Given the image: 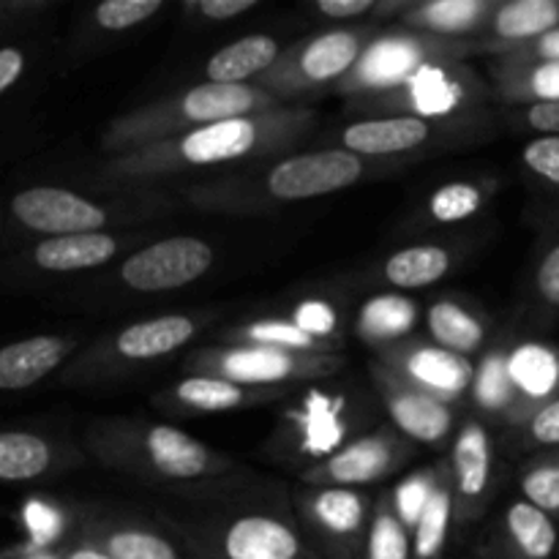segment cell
<instances>
[{
  "label": "cell",
  "mask_w": 559,
  "mask_h": 559,
  "mask_svg": "<svg viewBox=\"0 0 559 559\" xmlns=\"http://www.w3.org/2000/svg\"><path fill=\"white\" fill-rule=\"evenodd\" d=\"M311 126H314V112L300 107H278L271 112L218 120L173 140L112 156L107 175L118 183H147L194 169L267 158L304 140Z\"/></svg>",
  "instance_id": "cell-1"
},
{
  "label": "cell",
  "mask_w": 559,
  "mask_h": 559,
  "mask_svg": "<svg viewBox=\"0 0 559 559\" xmlns=\"http://www.w3.org/2000/svg\"><path fill=\"white\" fill-rule=\"evenodd\" d=\"M284 107L276 96L262 91L257 82L251 85H216V82H200L180 93L156 98L123 112L104 131V147L112 156L140 151V147L156 145V142L173 140L191 129L218 123V120L246 118V115L271 112Z\"/></svg>",
  "instance_id": "cell-2"
},
{
  "label": "cell",
  "mask_w": 559,
  "mask_h": 559,
  "mask_svg": "<svg viewBox=\"0 0 559 559\" xmlns=\"http://www.w3.org/2000/svg\"><path fill=\"white\" fill-rule=\"evenodd\" d=\"M98 453L118 469L153 480L194 484L216 478L233 467L227 456L213 453L189 431L169 424H118L107 426L98 437Z\"/></svg>",
  "instance_id": "cell-3"
},
{
  "label": "cell",
  "mask_w": 559,
  "mask_h": 559,
  "mask_svg": "<svg viewBox=\"0 0 559 559\" xmlns=\"http://www.w3.org/2000/svg\"><path fill=\"white\" fill-rule=\"evenodd\" d=\"M475 52H486L480 38H440L426 33L396 31L371 38L358 58L355 69L338 82L344 93H380L393 91L437 63H459Z\"/></svg>",
  "instance_id": "cell-4"
},
{
  "label": "cell",
  "mask_w": 559,
  "mask_h": 559,
  "mask_svg": "<svg viewBox=\"0 0 559 559\" xmlns=\"http://www.w3.org/2000/svg\"><path fill=\"white\" fill-rule=\"evenodd\" d=\"M186 366L197 374L222 377L238 385L276 388L336 374L344 369V358L260 347V344H224V347H205L189 355Z\"/></svg>",
  "instance_id": "cell-5"
},
{
  "label": "cell",
  "mask_w": 559,
  "mask_h": 559,
  "mask_svg": "<svg viewBox=\"0 0 559 559\" xmlns=\"http://www.w3.org/2000/svg\"><path fill=\"white\" fill-rule=\"evenodd\" d=\"M369 41V27H338V31L317 33L284 49L282 58L257 80V85L276 96L278 102L317 91L331 82L338 85L355 69Z\"/></svg>",
  "instance_id": "cell-6"
},
{
  "label": "cell",
  "mask_w": 559,
  "mask_h": 559,
  "mask_svg": "<svg viewBox=\"0 0 559 559\" xmlns=\"http://www.w3.org/2000/svg\"><path fill=\"white\" fill-rule=\"evenodd\" d=\"M364 175V158L344 147H328L278 158L262 178V189L273 202H304L349 189Z\"/></svg>",
  "instance_id": "cell-7"
},
{
  "label": "cell",
  "mask_w": 559,
  "mask_h": 559,
  "mask_svg": "<svg viewBox=\"0 0 559 559\" xmlns=\"http://www.w3.org/2000/svg\"><path fill=\"white\" fill-rule=\"evenodd\" d=\"M191 544L200 559H309L298 530L271 513H240Z\"/></svg>",
  "instance_id": "cell-8"
},
{
  "label": "cell",
  "mask_w": 559,
  "mask_h": 559,
  "mask_svg": "<svg viewBox=\"0 0 559 559\" xmlns=\"http://www.w3.org/2000/svg\"><path fill=\"white\" fill-rule=\"evenodd\" d=\"M478 102V80L462 63H437L415 74L404 85L371 98L374 109H396L399 115L440 123Z\"/></svg>",
  "instance_id": "cell-9"
},
{
  "label": "cell",
  "mask_w": 559,
  "mask_h": 559,
  "mask_svg": "<svg viewBox=\"0 0 559 559\" xmlns=\"http://www.w3.org/2000/svg\"><path fill=\"white\" fill-rule=\"evenodd\" d=\"M211 243L194 235H175L156 240L136 254L126 257L120 278L134 293H169L194 284L213 267Z\"/></svg>",
  "instance_id": "cell-10"
},
{
  "label": "cell",
  "mask_w": 559,
  "mask_h": 559,
  "mask_svg": "<svg viewBox=\"0 0 559 559\" xmlns=\"http://www.w3.org/2000/svg\"><path fill=\"white\" fill-rule=\"evenodd\" d=\"M304 522L325 540L333 559H364L371 500L358 489L314 486L295 495Z\"/></svg>",
  "instance_id": "cell-11"
},
{
  "label": "cell",
  "mask_w": 559,
  "mask_h": 559,
  "mask_svg": "<svg viewBox=\"0 0 559 559\" xmlns=\"http://www.w3.org/2000/svg\"><path fill=\"white\" fill-rule=\"evenodd\" d=\"M409 445L413 442L404 440L396 429L371 431L306 469L304 480L309 486H342V489L377 484L402 467L404 459L409 456Z\"/></svg>",
  "instance_id": "cell-12"
},
{
  "label": "cell",
  "mask_w": 559,
  "mask_h": 559,
  "mask_svg": "<svg viewBox=\"0 0 559 559\" xmlns=\"http://www.w3.org/2000/svg\"><path fill=\"white\" fill-rule=\"evenodd\" d=\"M371 380L380 393L382 407L391 415L393 426L404 440L420 442V445H440L451 437L453 426H456L451 402L431 396L429 391L407 382L380 360L371 366Z\"/></svg>",
  "instance_id": "cell-13"
},
{
  "label": "cell",
  "mask_w": 559,
  "mask_h": 559,
  "mask_svg": "<svg viewBox=\"0 0 559 559\" xmlns=\"http://www.w3.org/2000/svg\"><path fill=\"white\" fill-rule=\"evenodd\" d=\"M380 364H385L413 385L429 391L431 396L451 404L475 385V374H478L473 360L429 342L382 344Z\"/></svg>",
  "instance_id": "cell-14"
},
{
  "label": "cell",
  "mask_w": 559,
  "mask_h": 559,
  "mask_svg": "<svg viewBox=\"0 0 559 559\" xmlns=\"http://www.w3.org/2000/svg\"><path fill=\"white\" fill-rule=\"evenodd\" d=\"M11 211L25 227L47 233L52 238L102 233L112 222L107 207L96 205V202L74 194V191L52 189V186H38V189L16 194L11 202Z\"/></svg>",
  "instance_id": "cell-15"
},
{
  "label": "cell",
  "mask_w": 559,
  "mask_h": 559,
  "mask_svg": "<svg viewBox=\"0 0 559 559\" xmlns=\"http://www.w3.org/2000/svg\"><path fill=\"white\" fill-rule=\"evenodd\" d=\"M495 475V448L480 420H467L459 429L451 448V486L456 500V516L473 522L486 506Z\"/></svg>",
  "instance_id": "cell-16"
},
{
  "label": "cell",
  "mask_w": 559,
  "mask_h": 559,
  "mask_svg": "<svg viewBox=\"0 0 559 559\" xmlns=\"http://www.w3.org/2000/svg\"><path fill=\"white\" fill-rule=\"evenodd\" d=\"M437 134V123L413 115H388V118H364L344 126L338 142L355 156H396L429 145Z\"/></svg>",
  "instance_id": "cell-17"
},
{
  "label": "cell",
  "mask_w": 559,
  "mask_h": 559,
  "mask_svg": "<svg viewBox=\"0 0 559 559\" xmlns=\"http://www.w3.org/2000/svg\"><path fill=\"white\" fill-rule=\"evenodd\" d=\"M557 27L559 0H508V3H497L486 25L489 38H480V41H484V49L500 52L502 58Z\"/></svg>",
  "instance_id": "cell-18"
},
{
  "label": "cell",
  "mask_w": 559,
  "mask_h": 559,
  "mask_svg": "<svg viewBox=\"0 0 559 559\" xmlns=\"http://www.w3.org/2000/svg\"><path fill=\"white\" fill-rule=\"evenodd\" d=\"M276 388H249L238 382L222 380V377L191 374L186 380L175 382L169 391H164V402L180 413L207 415V413H229V409L251 407L276 399Z\"/></svg>",
  "instance_id": "cell-19"
},
{
  "label": "cell",
  "mask_w": 559,
  "mask_h": 559,
  "mask_svg": "<svg viewBox=\"0 0 559 559\" xmlns=\"http://www.w3.org/2000/svg\"><path fill=\"white\" fill-rule=\"evenodd\" d=\"M495 0H426V3H409L399 14L404 31L426 33L440 38H473V33L486 31Z\"/></svg>",
  "instance_id": "cell-20"
},
{
  "label": "cell",
  "mask_w": 559,
  "mask_h": 559,
  "mask_svg": "<svg viewBox=\"0 0 559 559\" xmlns=\"http://www.w3.org/2000/svg\"><path fill=\"white\" fill-rule=\"evenodd\" d=\"M197 331H200L197 320L186 314H164L131 322L115 336L112 353L118 355V360L147 364V360L167 358L175 349L186 347L197 336Z\"/></svg>",
  "instance_id": "cell-21"
},
{
  "label": "cell",
  "mask_w": 559,
  "mask_h": 559,
  "mask_svg": "<svg viewBox=\"0 0 559 559\" xmlns=\"http://www.w3.org/2000/svg\"><path fill=\"white\" fill-rule=\"evenodd\" d=\"M282 44L273 36H243L238 41L218 49L205 66V82L216 85H251V80H260L278 58H282Z\"/></svg>",
  "instance_id": "cell-22"
},
{
  "label": "cell",
  "mask_w": 559,
  "mask_h": 559,
  "mask_svg": "<svg viewBox=\"0 0 559 559\" xmlns=\"http://www.w3.org/2000/svg\"><path fill=\"white\" fill-rule=\"evenodd\" d=\"M69 355V342L58 336H36L0 349V388L20 391L47 377Z\"/></svg>",
  "instance_id": "cell-23"
},
{
  "label": "cell",
  "mask_w": 559,
  "mask_h": 559,
  "mask_svg": "<svg viewBox=\"0 0 559 559\" xmlns=\"http://www.w3.org/2000/svg\"><path fill=\"white\" fill-rule=\"evenodd\" d=\"M120 240L107 233L66 235V238H49L36 249V265L52 273H74L102 267L118 254Z\"/></svg>",
  "instance_id": "cell-24"
},
{
  "label": "cell",
  "mask_w": 559,
  "mask_h": 559,
  "mask_svg": "<svg viewBox=\"0 0 559 559\" xmlns=\"http://www.w3.org/2000/svg\"><path fill=\"white\" fill-rule=\"evenodd\" d=\"M502 530H506L508 549H511L513 559H551L559 549L555 516H549L527 500H516L508 506Z\"/></svg>",
  "instance_id": "cell-25"
},
{
  "label": "cell",
  "mask_w": 559,
  "mask_h": 559,
  "mask_svg": "<svg viewBox=\"0 0 559 559\" xmlns=\"http://www.w3.org/2000/svg\"><path fill=\"white\" fill-rule=\"evenodd\" d=\"M426 328H429L431 344L462 358L480 353L486 344V322L451 298H442L431 306L426 314Z\"/></svg>",
  "instance_id": "cell-26"
},
{
  "label": "cell",
  "mask_w": 559,
  "mask_h": 559,
  "mask_svg": "<svg viewBox=\"0 0 559 559\" xmlns=\"http://www.w3.org/2000/svg\"><path fill=\"white\" fill-rule=\"evenodd\" d=\"M495 91L511 104L559 102V63H511L500 58L491 66Z\"/></svg>",
  "instance_id": "cell-27"
},
{
  "label": "cell",
  "mask_w": 559,
  "mask_h": 559,
  "mask_svg": "<svg viewBox=\"0 0 559 559\" xmlns=\"http://www.w3.org/2000/svg\"><path fill=\"white\" fill-rule=\"evenodd\" d=\"M453 267V254L445 246L420 243L399 249L382 262V278L396 289H424L442 282Z\"/></svg>",
  "instance_id": "cell-28"
},
{
  "label": "cell",
  "mask_w": 559,
  "mask_h": 559,
  "mask_svg": "<svg viewBox=\"0 0 559 559\" xmlns=\"http://www.w3.org/2000/svg\"><path fill=\"white\" fill-rule=\"evenodd\" d=\"M235 344H260V347H276V349H293V353H309V355H338L336 342H325L304 328L295 320H257L243 328H235L227 333Z\"/></svg>",
  "instance_id": "cell-29"
},
{
  "label": "cell",
  "mask_w": 559,
  "mask_h": 559,
  "mask_svg": "<svg viewBox=\"0 0 559 559\" xmlns=\"http://www.w3.org/2000/svg\"><path fill=\"white\" fill-rule=\"evenodd\" d=\"M453 519H456V500L448 475H442L440 486L431 495L429 506L424 508L420 519L413 527V557L415 559H440L445 551L448 535H451Z\"/></svg>",
  "instance_id": "cell-30"
},
{
  "label": "cell",
  "mask_w": 559,
  "mask_h": 559,
  "mask_svg": "<svg viewBox=\"0 0 559 559\" xmlns=\"http://www.w3.org/2000/svg\"><path fill=\"white\" fill-rule=\"evenodd\" d=\"M93 546L115 559H183L173 540L140 524H118V527L102 530Z\"/></svg>",
  "instance_id": "cell-31"
},
{
  "label": "cell",
  "mask_w": 559,
  "mask_h": 559,
  "mask_svg": "<svg viewBox=\"0 0 559 559\" xmlns=\"http://www.w3.org/2000/svg\"><path fill=\"white\" fill-rule=\"evenodd\" d=\"M495 186H486L480 180H453L440 186L426 200V216L435 224H459L469 216L484 211L486 200L491 197Z\"/></svg>",
  "instance_id": "cell-32"
},
{
  "label": "cell",
  "mask_w": 559,
  "mask_h": 559,
  "mask_svg": "<svg viewBox=\"0 0 559 559\" xmlns=\"http://www.w3.org/2000/svg\"><path fill=\"white\" fill-rule=\"evenodd\" d=\"M52 453L41 437L9 431L0 435V480H31L47 473Z\"/></svg>",
  "instance_id": "cell-33"
},
{
  "label": "cell",
  "mask_w": 559,
  "mask_h": 559,
  "mask_svg": "<svg viewBox=\"0 0 559 559\" xmlns=\"http://www.w3.org/2000/svg\"><path fill=\"white\" fill-rule=\"evenodd\" d=\"M364 559H413V540L407 524L399 519L393 500L380 502L369 522Z\"/></svg>",
  "instance_id": "cell-34"
},
{
  "label": "cell",
  "mask_w": 559,
  "mask_h": 559,
  "mask_svg": "<svg viewBox=\"0 0 559 559\" xmlns=\"http://www.w3.org/2000/svg\"><path fill=\"white\" fill-rule=\"evenodd\" d=\"M519 489L524 500L533 502L549 516H559V448L546 451L527 462L519 475Z\"/></svg>",
  "instance_id": "cell-35"
},
{
  "label": "cell",
  "mask_w": 559,
  "mask_h": 559,
  "mask_svg": "<svg viewBox=\"0 0 559 559\" xmlns=\"http://www.w3.org/2000/svg\"><path fill=\"white\" fill-rule=\"evenodd\" d=\"M508 369H511L513 385H516L519 396L527 393L533 402L544 399L551 391V385L557 382V364L546 349L540 347H524L508 360Z\"/></svg>",
  "instance_id": "cell-36"
},
{
  "label": "cell",
  "mask_w": 559,
  "mask_h": 559,
  "mask_svg": "<svg viewBox=\"0 0 559 559\" xmlns=\"http://www.w3.org/2000/svg\"><path fill=\"white\" fill-rule=\"evenodd\" d=\"M415 306V304H413ZM402 298H377L360 311V336L371 342H388V338L407 333L413 328L415 309Z\"/></svg>",
  "instance_id": "cell-37"
},
{
  "label": "cell",
  "mask_w": 559,
  "mask_h": 559,
  "mask_svg": "<svg viewBox=\"0 0 559 559\" xmlns=\"http://www.w3.org/2000/svg\"><path fill=\"white\" fill-rule=\"evenodd\" d=\"M442 475H445V469H424V473L404 480L396 489V495H393V508H396L399 519L407 524L409 533H413L415 522L420 519L424 508L429 506L431 495H435V489L440 486Z\"/></svg>",
  "instance_id": "cell-38"
},
{
  "label": "cell",
  "mask_w": 559,
  "mask_h": 559,
  "mask_svg": "<svg viewBox=\"0 0 559 559\" xmlns=\"http://www.w3.org/2000/svg\"><path fill=\"white\" fill-rule=\"evenodd\" d=\"M164 9V0H107L96 9V25L104 31H129Z\"/></svg>",
  "instance_id": "cell-39"
},
{
  "label": "cell",
  "mask_w": 559,
  "mask_h": 559,
  "mask_svg": "<svg viewBox=\"0 0 559 559\" xmlns=\"http://www.w3.org/2000/svg\"><path fill=\"white\" fill-rule=\"evenodd\" d=\"M522 162L535 180L559 191V134H544L522 147Z\"/></svg>",
  "instance_id": "cell-40"
},
{
  "label": "cell",
  "mask_w": 559,
  "mask_h": 559,
  "mask_svg": "<svg viewBox=\"0 0 559 559\" xmlns=\"http://www.w3.org/2000/svg\"><path fill=\"white\" fill-rule=\"evenodd\" d=\"M533 289L540 309L559 311V235L544 246L533 273Z\"/></svg>",
  "instance_id": "cell-41"
},
{
  "label": "cell",
  "mask_w": 559,
  "mask_h": 559,
  "mask_svg": "<svg viewBox=\"0 0 559 559\" xmlns=\"http://www.w3.org/2000/svg\"><path fill=\"white\" fill-rule=\"evenodd\" d=\"M527 424V445L533 448H559V396L546 399L530 413Z\"/></svg>",
  "instance_id": "cell-42"
},
{
  "label": "cell",
  "mask_w": 559,
  "mask_h": 559,
  "mask_svg": "<svg viewBox=\"0 0 559 559\" xmlns=\"http://www.w3.org/2000/svg\"><path fill=\"white\" fill-rule=\"evenodd\" d=\"M293 320L298 322L306 333H311V336L317 338H325V342H331L333 331H336V314H333L331 306L320 304V300L300 304Z\"/></svg>",
  "instance_id": "cell-43"
},
{
  "label": "cell",
  "mask_w": 559,
  "mask_h": 559,
  "mask_svg": "<svg viewBox=\"0 0 559 559\" xmlns=\"http://www.w3.org/2000/svg\"><path fill=\"white\" fill-rule=\"evenodd\" d=\"M502 58L511 60V63H559V27L535 38V41L524 44L516 52L502 55Z\"/></svg>",
  "instance_id": "cell-44"
},
{
  "label": "cell",
  "mask_w": 559,
  "mask_h": 559,
  "mask_svg": "<svg viewBox=\"0 0 559 559\" xmlns=\"http://www.w3.org/2000/svg\"><path fill=\"white\" fill-rule=\"evenodd\" d=\"M257 5H260V0H194V3H186V9L197 11L211 22H227L240 14H249Z\"/></svg>",
  "instance_id": "cell-45"
},
{
  "label": "cell",
  "mask_w": 559,
  "mask_h": 559,
  "mask_svg": "<svg viewBox=\"0 0 559 559\" xmlns=\"http://www.w3.org/2000/svg\"><path fill=\"white\" fill-rule=\"evenodd\" d=\"M380 0H317L314 9L331 20H360L374 14Z\"/></svg>",
  "instance_id": "cell-46"
},
{
  "label": "cell",
  "mask_w": 559,
  "mask_h": 559,
  "mask_svg": "<svg viewBox=\"0 0 559 559\" xmlns=\"http://www.w3.org/2000/svg\"><path fill=\"white\" fill-rule=\"evenodd\" d=\"M522 123L527 129L540 131V136L559 134V102L527 104V107H522Z\"/></svg>",
  "instance_id": "cell-47"
},
{
  "label": "cell",
  "mask_w": 559,
  "mask_h": 559,
  "mask_svg": "<svg viewBox=\"0 0 559 559\" xmlns=\"http://www.w3.org/2000/svg\"><path fill=\"white\" fill-rule=\"evenodd\" d=\"M25 519H27V527H31L33 538H36V544H47V540H52L55 535H58V524H60L58 513H52L49 508L33 502V506L27 508Z\"/></svg>",
  "instance_id": "cell-48"
},
{
  "label": "cell",
  "mask_w": 559,
  "mask_h": 559,
  "mask_svg": "<svg viewBox=\"0 0 559 559\" xmlns=\"http://www.w3.org/2000/svg\"><path fill=\"white\" fill-rule=\"evenodd\" d=\"M22 66H25V60H22L20 49H0V93L14 85L16 76L22 74Z\"/></svg>",
  "instance_id": "cell-49"
},
{
  "label": "cell",
  "mask_w": 559,
  "mask_h": 559,
  "mask_svg": "<svg viewBox=\"0 0 559 559\" xmlns=\"http://www.w3.org/2000/svg\"><path fill=\"white\" fill-rule=\"evenodd\" d=\"M66 559H115V557H109L107 551L104 549H98V546H93V544H85V546H80V549H74L71 551L69 557Z\"/></svg>",
  "instance_id": "cell-50"
}]
</instances>
